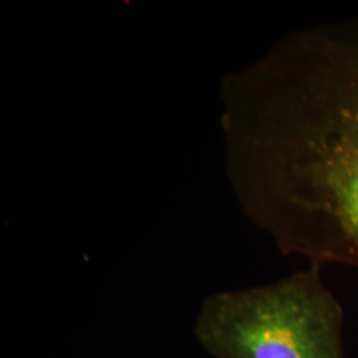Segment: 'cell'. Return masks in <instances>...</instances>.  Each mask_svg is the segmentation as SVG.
<instances>
[{
	"instance_id": "obj_2",
	"label": "cell",
	"mask_w": 358,
	"mask_h": 358,
	"mask_svg": "<svg viewBox=\"0 0 358 358\" xmlns=\"http://www.w3.org/2000/svg\"><path fill=\"white\" fill-rule=\"evenodd\" d=\"M320 271L207 297L196 341L214 358H345L344 310Z\"/></svg>"
},
{
	"instance_id": "obj_1",
	"label": "cell",
	"mask_w": 358,
	"mask_h": 358,
	"mask_svg": "<svg viewBox=\"0 0 358 358\" xmlns=\"http://www.w3.org/2000/svg\"><path fill=\"white\" fill-rule=\"evenodd\" d=\"M223 99L244 213L284 254L358 268V16L288 34Z\"/></svg>"
}]
</instances>
